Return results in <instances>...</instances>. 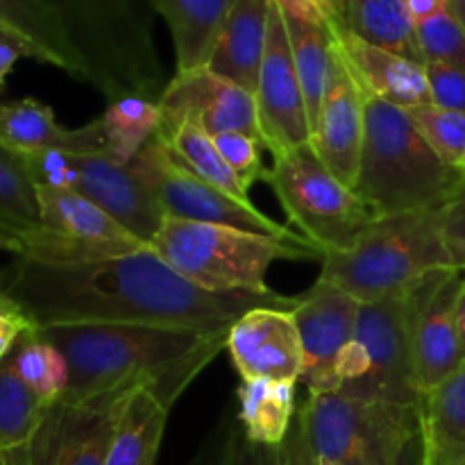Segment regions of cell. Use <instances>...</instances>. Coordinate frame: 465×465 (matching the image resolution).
<instances>
[{
  "instance_id": "cell-8",
  "label": "cell",
  "mask_w": 465,
  "mask_h": 465,
  "mask_svg": "<svg viewBox=\"0 0 465 465\" xmlns=\"http://www.w3.org/2000/svg\"><path fill=\"white\" fill-rule=\"evenodd\" d=\"M266 182L300 234L327 252L352 248L377 221L357 191L336 180L312 143L272 157Z\"/></svg>"
},
{
  "instance_id": "cell-5",
  "label": "cell",
  "mask_w": 465,
  "mask_h": 465,
  "mask_svg": "<svg viewBox=\"0 0 465 465\" xmlns=\"http://www.w3.org/2000/svg\"><path fill=\"white\" fill-rule=\"evenodd\" d=\"M443 207L377 218L352 248L322 257L316 282L359 302H375L411 291L434 272L452 271L440 230Z\"/></svg>"
},
{
  "instance_id": "cell-16",
  "label": "cell",
  "mask_w": 465,
  "mask_h": 465,
  "mask_svg": "<svg viewBox=\"0 0 465 465\" xmlns=\"http://www.w3.org/2000/svg\"><path fill=\"white\" fill-rule=\"evenodd\" d=\"M463 286L461 271H439L420 284L413 321V368L416 386L425 398L463 366L457 304Z\"/></svg>"
},
{
  "instance_id": "cell-15",
  "label": "cell",
  "mask_w": 465,
  "mask_h": 465,
  "mask_svg": "<svg viewBox=\"0 0 465 465\" xmlns=\"http://www.w3.org/2000/svg\"><path fill=\"white\" fill-rule=\"evenodd\" d=\"M157 103L163 114L162 130L193 125L209 136L241 132L263 141L254 94L209 68L175 73Z\"/></svg>"
},
{
  "instance_id": "cell-32",
  "label": "cell",
  "mask_w": 465,
  "mask_h": 465,
  "mask_svg": "<svg viewBox=\"0 0 465 465\" xmlns=\"http://www.w3.org/2000/svg\"><path fill=\"white\" fill-rule=\"evenodd\" d=\"M107 150L123 163H130L143 145L162 130L163 114L157 100L125 95L107 103L98 116Z\"/></svg>"
},
{
  "instance_id": "cell-49",
  "label": "cell",
  "mask_w": 465,
  "mask_h": 465,
  "mask_svg": "<svg viewBox=\"0 0 465 465\" xmlns=\"http://www.w3.org/2000/svg\"><path fill=\"white\" fill-rule=\"evenodd\" d=\"M318 3H321L322 7H325L327 12H330V7H331V3H334V0H318Z\"/></svg>"
},
{
  "instance_id": "cell-2",
  "label": "cell",
  "mask_w": 465,
  "mask_h": 465,
  "mask_svg": "<svg viewBox=\"0 0 465 465\" xmlns=\"http://www.w3.org/2000/svg\"><path fill=\"white\" fill-rule=\"evenodd\" d=\"M35 331L66 357L71 377L57 404L80 407L148 386L168 409L227 348L230 334L154 325H57Z\"/></svg>"
},
{
  "instance_id": "cell-14",
  "label": "cell",
  "mask_w": 465,
  "mask_h": 465,
  "mask_svg": "<svg viewBox=\"0 0 465 465\" xmlns=\"http://www.w3.org/2000/svg\"><path fill=\"white\" fill-rule=\"evenodd\" d=\"M254 100H257L259 130L272 157L312 143L307 100L277 0H272L271 7L266 53H263Z\"/></svg>"
},
{
  "instance_id": "cell-25",
  "label": "cell",
  "mask_w": 465,
  "mask_h": 465,
  "mask_svg": "<svg viewBox=\"0 0 465 465\" xmlns=\"http://www.w3.org/2000/svg\"><path fill=\"white\" fill-rule=\"evenodd\" d=\"M330 14L341 30L357 39L425 64L418 44L416 18L411 16L407 0H334Z\"/></svg>"
},
{
  "instance_id": "cell-1",
  "label": "cell",
  "mask_w": 465,
  "mask_h": 465,
  "mask_svg": "<svg viewBox=\"0 0 465 465\" xmlns=\"http://www.w3.org/2000/svg\"><path fill=\"white\" fill-rule=\"evenodd\" d=\"M0 289L16 300L36 330L57 325H154L184 330H230L257 307L298 304L277 291L213 293L173 271L153 248L82 263L16 257Z\"/></svg>"
},
{
  "instance_id": "cell-44",
  "label": "cell",
  "mask_w": 465,
  "mask_h": 465,
  "mask_svg": "<svg viewBox=\"0 0 465 465\" xmlns=\"http://www.w3.org/2000/svg\"><path fill=\"white\" fill-rule=\"evenodd\" d=\"M21 57H27L23 45L16 44L5 32H0V94L5 91V82H7L9 73L14 71V66H16V62Z\"/></svg>"
},
{
  "instance_id": "cell-52",
  "label": "cell",
  "mask_w": 465,
  "mask_h": 465,
  "mask_svg": "<svg viewBox=\"0 0 465 465\" xmlns=\"http://www.w3.org/2000/svg\"><path fill=\"white\" fill-rule=\"evenodd\" d=\"M0 465H9L7 463V457H5V454H0Z\"/></svg>"
},
{
  "instance_id": "cell-7",
  "label": "cell",
  "mask_w": 465,
  "mask_h": 465,
  "mask_svg": "<svg viewBox=\"0 0 465 465\" xmlns=\"http://www.w3.org/2000/svg\"><path fill=\"white\" fill-rule=\"evenodd\" d=\"M420 284L391 298L361 302L354 339L341 359L339 393L422 407L413 368V321Z\"/></svg>"
},
{
  "instance_id": "cell-10",
  "label": "cell",
  "mask_w": 465,
  "mask_h": 465,
  "mask_svg": "<svg viewBox=\"0 0 465 465\" xmlns=\"http://www.w3.org/2000/svg\"><path fill=\"white\" fill-rule=\"evenodd\" d=\"M304 411L318 459L336 465H391L422 416L420 407L343 393L309 395Z\"/></svg>"
},
{
  "instance_id": "cell-33",
  "label": "cell",
  "mask_w": 465,
  "mask_h": 465,
  "mask_svg": "<svg viewBox=\"0 0 465 465\" xmlns=\"http://www.w3.org/2000/svg\"><path fill=\"white\" fill-rule=\"evenodd\" d=\"M166 139L171 153L189 168L191 173L209 184L218 186L225 193L234 195L239 200H250V191L241 184L239 177L234 175L227 162L223 159L213 136L204 134L203 130L193 125H177L171 130H159Z\"/></svg>"
},
{
  "instance_id": "cell-24",
  "label": "cell",
  "mask_w": 465,
  "mask_h": 465,
  "mask_svg": "<svg viewBox=\"0 0 465 465\" xmlns=\"http://www.w3.org/2000/svg\"><path fill=\"white\" fill-rule=\"evenodd\" d=\"M0 32L21 44L30 59L50 64L77 82H89L66 27L41 0H0Z\"/></svg>"
},
{
  "instance_id": "cell-18",
  "label": "cell",
  "mask_w": 465,
  "mask_h": 465,
  "mask_svg": "<svg viewBox=\"0 0 465 465\" xmlns=\"http://www.w3.org/2000/svg\"><path fill=\"white\" fill-rule=\"evenodd\" d=\"M227 352L241 381H300L302 345L293 309H250L230 327Z\"/></svg>"
},
{
  "instance_id": "cell-47",
  "label": "cell",
  "mask_w": 465,
  "mask_h": 465,
  "mask_svg": "<svg viewBox=\"0 0 465 465\" xmlns=\"http://www.w3.org/2000/svg\"><path fill=\"white\" fill-rule=\"evenodd\" d=\"M3 250H7V252L12 254H18V241L14 239V236H9L7 232L0 230V252H3ZM0 284H3V280H0Z\"/></svg>"
},
{
  "instance_id": "cell-34",
  "label": "cell",
  "mask_w": 465,
  "mask_h": 465,
  "mask_svg": "<svg viewBox=\"0 0 465 465\" xmlns=\"http://www.w3.org/2000/svg\"><path fill=\"white\" fill-rule=\"evenodd\" d=\"M9 361L27 389L48 409L54 407L66 393L68 377H71L66 357L53 343L39 339L36 331H30L18 341L9 354Z\"/></svg>"
},
{
  "instance_id": "cell-46",
  "label": "cell",
  "mask_w": 465,
  "mask_h": 465,
  "mask_svg": "<svg viewBox=\"0 0 465 465\" xmlns=\"http://www.w3.org/2000/svg\"><path fill=\"white\" fill-rule=\"evenodd\" d=\"M457 325H459V341H461V359L465 363V272H463V286L459 293L457 304Z\"/></svg>"
},
{
  "instance_id": "cell-20",
  "label": "cell",
  "mask_w": 465,
  "mask_h": 465,
  "mask_svg": "<svg viewBox=\"0 0 465 465\" xmlns=\"http://www.w3.org/2000/svg\"><path fill=\"white\" fill-rule=\"evenodd\" d=\"M277 5L313 125L339 59L336 23L318 0H277Z\"/></svg>"
},
{
  "instance_id": "cell-39",
  "label": "cell",
  "mask_w": 465,
  "mask_h": 465,
  "mask_svg": "<svg viewBox=\"0 0 465 465\" xmlns=\"http://www.w3.org/2000/svg\"><path fill=\"white\" fill-rule=\"evenodd\" d=\"M425 71L431 104L465 114V71L443 64H425Z\"/></svg>"
},
{
  "instance_id": "cell-45",
  "label": "cell",
  "mask_w": 465,
  "mask_h": 465,
  "mask_svg": "<svg viewBox=\"0 0 465 465\" xmlns=\"http://www.w3.org/2000/svg\"><path fill=\"white\" fill-rule=\"evenodd\" d=\"M407 5L411 9V16L416 18V23L427 21V18L450 9L448 0H407Z\"/></svg>"
},
{
  "instance_id": "cell-9",
  "label": "cell",
  "mask_w": 465,
  "mask_h": 465,
  "mask_svg": "<svg viewBox=\"0 0 465 465\" xmlns=\"http://www.w3.org/2000/svg\"><path fill=\"white\" fill-rule=\"evenodd\" d=\"M36 186H57L84 195L116 218L125 230L153 243L163 223L157 198L134 166L123 163L109 150L71 154L59 150H18Z\"/></svg>"
},
{
  "instance_id": "cell-51",
  "label": "cell",
  "mask_w": 465,
  "mask_h": 465,
  "mask_svg": "<svg viewBox=\"0 0 465 465\" xmlns=\"http://www.w3.org/2000/svg\"><path fill=\"white\" fill-rule=\"evenodd\" d=\"M7 463L9 465H23L21 461H16V459H12V457H7Z\"/></svg>"
},
{
  "instance_id": "cell-28",
  "label": "cell",
  "mask_w": 465,
  "mask_h": 465,
  "mask_svg": "<svg viewBox=\"0 0 465 465\" xmlns=\"http://www.w3.org/2000/svg\"><path fill=\"white\" fill-rule=\"evenodd\" d=\"M427 465H465V363L422 398Z\"/></svg>"
},
{
  "instance_id": "cell-29",
  "label": "cell",
  "mask_w": 465,
  "mask_h": 465,
  "mask_svg": "<svg viewBox=\"0 0 465 465\" xmlns=\"http://www.w3.org/2000/svg\"><path fill=\"white\" fill-rule=\"evenodd\" d=\"M295 389H298V381H241L236 391V398H239L236 418L252 443L282 448L298 413Z\"/></svg>"
},
{
  "instance_id": "cell-50",
  "label": "cell",
  "mask_w": 465,
  "mask_h": 465,
  "mask_svg": "<svg viewBox=\"0 0 465 465\" xmlns=\"http://www.w3.org/2000/svg\"><path fill=\"white\" fill-rule=\"evenodd\" d=\"M318 465H336V463L327 461V459H318Z\"/></svg>"
},
{
  "instance_id": "cell-12",
  "label": "cell",
  "mask_w": 465,
  "mask_h": 465,
  "mask_svg": "<svg viewBox=\"0 0 465 465\" xmlns=\"http://www.w3.org/2000/svg\"><path fill=\"white\" fill-rule=\"evenodd\" d=\"M41 230L23 243L16 257L50 263H82L123 257L150 245L84 195L57 186H36Z\"/></svg>"
},
{
  "instance_id": "cell-36",
  "label": "cell",
  "mask_w": 465,
  "mask_h": 465,
  "mask_svg": "<svg viewBox=\"0 0 465 465\" xmlns=\"http://www.w3.org/2000/svg\"><path fill=\"white\" fill-rule=\"evenodd\" d=\"M416 32L425 64H443L465 71V25L450 9L416 23Z\"/></svg>"
},
{
  "instance_id": "cell-38",
  "label": "cell",
  "mask_w": 465,
  "mask_h": 465,
  "mask_svg": "<svg viewBox=\"0 0 465 465\" xmlns=\"http://www.w3.org/2000/svg\"><path fill=\"white\" fill-rule=\"evenodd\" d=\"M213 141H216L227 166L234 171L245 189L250 191L257 182H266L268 168L263 166V150L268 148L262 139L241 134V132H227V134L213 136Z\"/></svg>"
},
{
  "instance_id": "cell-42",
  "label": "cell",
  "mask_w": 465,
  "mask_h": 465,
  "mask_svg": "<svg viewBox=\"0 0 465 465\" xmlns=\"http://www.w3.org/2000/svg\"><path fill=\"white\" fill-rule=\"evenodd\" d=\"M282 465H318V454L313 448L312 434H309V422L304 404L298 407L293 418L289 436L282 443Z\"/></svg>"
},
{
  "instance_id": "cell-19",
  "label": "cell",
  "mask_w": 465,
  "mask_h": 465,
  "mask_svg": "<svg viewBox=\"0 0 465 465\" xmlns=\"http://www.w3.org/2000/svg\"><path fill=\"white\" fill-rule=\"evenodd\" d=\"M366 134V94L339 48L331 82L312 125V148L336 180L354 189Z\"/></svg>"
},
{
  "instance_id": "cell-23",
  "label": "cell",
  "mask_w": 465,
  "mask_h": 465,
  "mask_svg": "<svg viewBox=\"0 0 465 465\" xmlns=\"http://www.w3.org/2000/svg\"><path fill=\"white\" fill-rule=\"evenodd\" d=\"M272 0H236L207 68L254 94L268 41Z\"/></svg>"
},
{
  "instance_id": "cell-27",
  "label": "cell",
  "mask_w": 465,
  "mask_h": 465,
  "mask_svg": "<svg viewBox=\"0 0 465 465\" xmlns=\"http://www.w3.org/2000/svg\"><path fill=\"white\" fill-rule=\"evenodd\" d=\"M171 409L143 386L123 398L104 465H157Z\"/></svg>"
},
{
  "instance_id": "cell-31",
  "label": "cell",
  "mask_w": 465,
  "mask_h": 465,
  "mask_svg": "<svg viewBox=\"0 0 465 465\" xmlns=\"http://www.w3.org/2000/svg\"><path fill=\"white\" fill-rule=\"evenodd\" d=\"M48 407L27 389L12 361L0 366V454L21 457L30 452Z\"/></svg>"
},
{
  "instance_id": "cell-11",
  "label": "cell",
  "mask_w": 465,
  "mask_h": 465,
  "mask_svg": "<svg viewBox=\"0 0 465 465\" xmlns=\"http://www.w3.org/2000/svg\"><path fill=\"white\" fill-rule=\"evenodd\" d=\"M132 166L150 186L166 218L232 227L289 243H309L302 234H295L293 230L254 207L252 200H239L200 180L171 153L162 132H157L143 145V150L132 159Z\"/></svg>"
},
{
  "instance_id": "cell-40",
  "label": "cell",
  "mask_w": 465,
  "mask_h": 465,
  "mask_svg": "<svg viewBox=\"0 0 465 465\" xmlns=\"http://www.w3.org/2000/svg\"><path fill=\"white\" fill-rule=\"evenodd\" d=\"M440 230L452 266L465 272V184L445 203Z\"/></svg>"
},
{
  "instance_id": "cell-22",
  "label": "cell",
  "mask_w": 465,
  "mask_h": 465,
  "mask_svg": "<svg viewBox=\"0 0 465 465\" xmlns=\"http://www.w3.org/2000/svg\"><path fill=\"white\" fill-rule=\"evenodd\" d=\"M0 141L16 150H59L71 154H89L107 150L98 118L80 127H64L53 107L36 98L0 103Z\"/></svg>"
},
{
  "instance_id": "cell-21",
  "label": "cell",
  "mask_w": 465,
  "mask_h": 465,
  "mask_svg": "<svg viewBox=\"0 0 465 465\" xmlns=\"http://www.w3.org/2000/svg\"><path fill=\"white\" fill-rule=\"evenodd\" d=\"M336 36H339L341 54L366 98L384 100L402 109L431 104L425 64L375 48L350 32L341 30L339 25H336Z\"/></svg>"
},
{
  "instance_id": "cell-13",
  "label": "cell",
  "mask_w": 465,
  "mask_h": 465,
  "mask_svg": "<svg viewBox=\"0 0 465 465\" xmlns=\"http://www.w3.org/2000/svg\"><path fill=\"white\" fill-rule=\"evenodd\" d=\"M361 302L331 284L316 282L307 293L298 295L293 307L302 345L300 381L309 395L339 393V366L352 343Z\"/></svg>"
},
{
  "instance_id": "cell-4",
  "label": "cell",
  "mask_w": 465,
  "mask_h": 465,
  "mask_svg": "<svg viewBox=\"0 0 465 465\" xmlns=\"http://www.w3.org/2000/svg\"><path fill=\"white\" fill-rule=\"evenodd\" d=\"M463 184L465 173L431 150L409 109L366 98V134L354 191L377 218L443 207Z\"/></svg>"
},
{
  "instance_id": "cell-37",
  "label": "cell",
  "mask_w": 465,
  "mask_h": 465,
  "mask_svg": "<svg viewBox=\"0 0 465 465\" xmlns=\"http://www.w3.org/2000/svg\"><path fill=\"white\" fill-rule=\"evenodd\" d=\"M209 465H282V448L252 443L236 418L225 431H218Z\"/></svg>"
},
{
  "instance_id": "cell-26",
  "label": "cell",
  "mask_w": 465,
  "mask_h": 465,
  "mask_svg": "<svg viewBox=\"0 0 465 465\" xmlns=\"http://www.w3.org/2000/svg\"><path fill=\"white\" fill-rule=\"evenodd\" d=\"M175 48V73L207 68L218 35L236 0H150Z\"/></svg>"
},
{
  "instance_id": "cell-48",
  "label": "cell",
  "mask_w": 465,
  "mask_h": 465,
  "mask_svg": "<svg viewBox=\"0 0 465 465\" xmlns=\"http://www.w3.org/2000/svg\"><path fill=\"white\" fill-rule=\"evenodd\" d=\"M448 7L454 16L465 25V0H448Z\"/></svg>"
},
{
  "instance_id": "cell-30",
  "label": "cell",
  "mask_w": 465,
  "mask_h": 465,
  "mask_svg": "<svg viewBox=\"0 0 465 465\" xmlns=\"http://www.w3.org/2000/svg\"><path fill=\"white\" fill-rule=\"evenodd\" d=\"M0 230L23 243L41 230V209L36 184L21 153L0 141Z\"/></svg>"
},
{
  "instance_id": "cell-17",
  "label": "cell",
  "mask_w": 465,
  "mask_h": 465,
  "mask_svg": "<svg viewBox=\"0 0 465 465\" xmlns=\"http://www.w3.org/2000/svg\"><path fill=\"white\" fill-rule=\"evenodd\" d=\"M123 398L125 395L80 407L54 404L30 452L12 459L23 465H104Z\"/></svg>"
},
{
  "instance_id": "cell-6",
  "label": "cell",
  "mask_w": 465,
  "mask_h": 465,
  "mask_svg": "<svg viewBox=\"0 0 465 465\" xmlns=\"http://www.w3.org/2000/svg\"><path fill=\"white\" fill-rule=\"evenodd\" d=\"M150 248L200 289L213 293H272L266 272L275 262H322L312 243H289L204 223L163 218Z\"/></svg>"
},
{
  "instance_id": "cell-43",
  "label": "cell",
  "mask_w": 465,
  "mask_h": 465,
  "mask_svg": "<svg viewBox=\"0 0 465 465\" xmlns=\"http://www.w3.org/2000/svg\"><path fill=\"white\" fill-rule=\"evenodd\" d=\"M391 465H427V439L425 427H422V416L420 422L402 440V445H400L398 454H395Z\"/></svg>"
},
{
  "instance_id": "cell-35",
  "label": "cell",
  "mask_w": 465,
  "mask_h": 465,
  "mask_svg": "<svg viewBox=\"0 0 465 465\" xmlns=\"http://www.w3.org/2000/svg\"><path fill=\"white\" fill-rule=\"evenodd\" d=\"M413 123L448 166L465 173V114L425 104L409 109Z\"/></svg>"
},
{
  "instance_id": "cell-41",
  "label": "cell",
  "mask_w": 465,
  "mask_h": 465,
  "mask_svg": "<svg viewBox=\"0 0 465 465\" xmlns=\"http://www.w3.org/2000/svg\"><path fill=\"white\" fill-rule=\"evenodd\" d=\"M35 330V321L27 316L25 309L0 289V366L7 361L18 341Z\"/></svg>"
},
{
  "instance_id": "cell-3",
  "label": "cell",
  "mask_w": 465,
  "mask_h": 465,
  "mask_svg": "<svg viewBox=\"0 0 465 465\" xmlns=\"http://www.w3.org/2000/svg\"><path fill=\"white\" fill-rule=\"evenodd\" d=\"M66 27L89 82L107 103L159 100L168 84L150 0H41Z\"/></svg>"
}]
</instances>
